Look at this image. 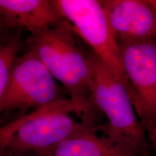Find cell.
Here are the masks:
<instances>
[{"label":"cell","instance_id":"6da1fadb","mask_svg":"<svg viewBox=\"0 0 156 156\" xmlns=\"http://www.w3.org/2000/svg\"><path fill=\"white\" fill-rule=\"evenodd\" d=\"M95 108L64 98L0 126V149L7 153L38 154L96 125Z\"/></svg>","mask_w":156,"mask_h":156},{"label":"cell","instance_id":"7a4b0ae2","mask_svg":"<svg viewBox=\"0 0 156 156\" xmlns=\"http://www.w3.org/2000/svg\"><path fill=\"white\" fill-rule=\"evenodd\" d=\"M75 35L64 20L40 34L30 35L27 50L34 52L56 80L63 85L70 100L84 108H96L90 90V53L85 52L77 44Z\"/></svg>","mask_w":156,"mask_h":156},{"label":"cell","instance_id":"3957f363","mask_svg":"<svg viewBox=\"0 0 156 156\" xmlns=\"http://www.w3.org/2000/svg\"><path fill=\"white\" fill-rule=\"evenodd\" d=\"M90 58L92 70L90 90L93 105L106 116V124L114 133L142 156H148L151 145L127 89L93 52Z\"/></svg>","mask_w":156,"mask_h":156},{"label":"cell","instance_id":"277c9868","mask_svg":"<svg viewBox=\"0 0 156 156\" xmlns=\"http://www.w3.org/2000/svg\"><path fill=\"white\" fill-rule=\"evenodd\" d=\"M53 3L74 33L124 84L132 100L133 93L123 67L119 46L101 1L53 0Z\"/></svg>","mask_w":156,"mask_h":156},{"label":"cell","instance_id":"5b68a950","mask_svg":"<svg viewBox=\"0 0 156 156\" xmlns=\"http://www.w3.org/2000/svg\"><path fill=\"white\" fill-rule=\"evenodd\" d=\"M132 103L151 147L156 151V40L119 43Z\"/></svg>","mask_w":156,"mask_h":156},{"label":"cell","instance_id":"8992f818","mask_svg":"<svg viewBox=\"0 0 156 156\" xmlns=\"http://www.w3.org/2000/svg\"><path fill=\"white\" fill-rule=\"evenodd\" d=\"M64 99L60 85L34 52L17 56L12 68L0 114L42 108Z\"/></svg>","mask_w":156,"mask_h":156},{"label":"cell","instance_id":"52a82bcc","mask_svg":"<svg viewBox=\"0 0 156 156\" xmlns=\"http://www.w3.org/2000/svg\"><path fill=\"white\" fill-rule=\"evenodd\" d=\"M117 41L156 40V1H101Z\"/></svg>","mask_w":156,"mask_h":156},{"label":"cell","instance_id":"ba28073f","mask_svg":"<svg viewBox=\"0 0 156 156\" xmlns=\"http://www.w3.org/2000/svg\"><path fill=\"white\" fill-rule=\"evenodd\" d=\"M30 156H142L106 124H96L69 136L48 151Z\"/></svg>","mask_w":156,"mask_h":156},{"label":"cell","instance_id":"9c48e42d","mask_svg":"<svg viewBox=\"0 0 156 156\" xmlns=\"http://www.w3.org/2000/svg\"><path fill=\"white\" fill-rule=\"evenodd\" d=\"M0 16L7 28L27 30L36 35L62 24L53 0H0Z\"/></svg>","mask_w":156,"mask_h":156},{"label":"cell","instance_id":"30bf717a","mask_svg":"<svg viewBox=\"0 0 156 156\" xmlns=\"http://www.w3.org/2000/svg\"><path fill=\"white\" fill-rule=\"evenodd\" d=\"M21 46L20 34L10 36L0 44V103L5 95L13 64Z\"/></svg>","mask_w":156,"mask_h":156},{"label":"cell","instance_id":"8fae6325","mask_svg":"<svg viewBox=\"0 0 156 156\" xmlns=\"http://www.w3.org/2000/svg\"><path fill=\"white\" fill-rule=\"evenodd\" d=\"M7 29H8V28H7V27L6 26L5 23V22H4L2 18V17L0 16V44L4 42L5 40H7V39L9 38L8 37L7 38H4V37H3L4 34H5V30H7Z\"/></svg>","mask_w":156,"mask_h":156},{"label":"cell","instance_id":"7c38bea8","mask_svg":"<svg viewBox=\"0 0 156 156\" xmlns=\"http://www.w3.org/2000/svg\"><path fill=\"white\" fill-rule=\"evenodd\" d=\"M4 156H27L25 154H20V153H5Z\"/></svg>","mask_w":156,"mask_h":156},{"label":"cell","instance_id":"4fadbf2b","mask_svg":"<svg viewBox=\"0 0 156 156\" xmlns=\"http://www.w3.org/2000/svg\"><path fill=\"white\" fill-rule=\"evenodd\" d=\"M5 153H6V152L2 151V149H0V156H4V155H5Z\"/></svg>","mask_w":156,"mask_h":156}]
</instances>
